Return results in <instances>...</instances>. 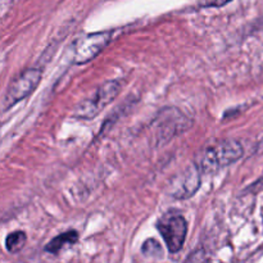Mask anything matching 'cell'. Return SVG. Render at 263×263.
I'll return each instance as SVG.
<instances>
[{
	"instance_id": "1",
	"label": "cell",
	"mask_w": 263,
	"mask_h": 263,
	"mask_svg": "<svg viewBox=\"0 0 263 263\" xmlns=\"http://www.w3.org/2000/svg\"><path fill=\"white\" fill-rule=\"evenodd\" d=\"M243 154V145L239 141L220 140L200 149L195 157L194 166L200 174H215L235 163Z\"/></svg>"
},
{
	"instance_id": "2",
	"label": "cell",
	"mask_w": 263,
	"mask_h": 263,
	"mask_svg": "<svg viewBox=\"0 0 263 263\" xmlns=\"http://www.w3.org/2000/svg\"><path fill=\"white\" fill-rule=\"evenodd\" d=\"M122 84L120 81H107L94 94L82 100L74 109L73 116L80 120H91L97 117L107 105H109L120 94Z\"/></svg>"
},
{
	"instance_id": "3",
	"label": "cell",
	"mask_w": 263,
	"mask_h": 263,
	"mask_svg": "<svg viewBox=\"0 0 263 263\" xmlns=\"http://www.w3.org/2000/svg\"><path fill=\"white\" fill-rule=\"evenodd\" d=\"M157 229L166 243L170 253L181 251L187 234V222L181 215L174 212L164 213L157 221Z\"/></svg>"
},
{
	"instance_id": "4",
	"label": "cell",
	"mask_w": 263,
	"mask_h": 263,
	"mask_svg": "<svg viewBox=\"0 0 263 263\" xmlns=\"http://www.w3.org/2000/svg\"><path fill=\"white\" fill-rule=\"evenodd\" d=\"M43 73L39 68H28L10 82L3 99V110L9 109L21 100L32 94L41 81Z\"/></svg>"
},
{
	"instance_id": "5",
	"label": "cell",
	"mask_w": 263,
	"mask_h": 263,
	"mask_svg": "<svg viewBox=\"0 0 263 263\" xmlns=\"http://www.w3.org/2000/svg\"><path fill=\"white\" fill-rule=\"evenodd\" d=\"M192 126V120L176 108H166L161 110L156 120L157 139L159 143H166L174 136L182 134Z\"/></svg>"
},
{
	"instance_id": "6",
	"label": "cell",
	"mask_w": 263,
	"mask_h": 263,
	"mask_svg": "<svg viewBox=\"0 0 263 263\" xmlns=\"http://www.w3.org/2000/svg\"><path fill=\"white\" fill-rule=\"evenodd\" d=\"M110 39H112V32L90 33L79 39L73 45L72 59L76 64H85L92 61L109 44Z\"/></svg>"
},
{
	"instance_id": "7",
	"label": "cell",
	"mask_w": 263,
	"mask_h": 263,
	"mask_svg": "<svg viewBox=\"0 0 263 263\" xmlns=\"http://www.w3.org/2000/svg\"><path fill=\"white\" fill-rule=\"evenodd\" d=\"M200 175L202 174L199 170L194 166V168L189 170L186 174L175 180L172 184V195L180 199L194 195L200 185Z\"/></svg>"
},
{
	"instance_id": "8",
	"label": "cell",
	"mask_w": 263,
	"mask_h": 263,
	"mask_svg": "<svg viewBox=\"0 0 263 263\" xmlns=\"http://www.w3.org/2000/svg\"><path fill=\"white\" fill-rule=\"evenodd\" d=\"M79 240V233L74 230H68L66 233L59 234L54 239H51L45 247V251L49 253L57 254L62 251L66 246H73Z\"/></svg>"
},
{
	"instance_id": "9",
	"label": "cell",
	"mask_w": 263,
	"mask_h": 263,
	"mask_svg": "<svg viewBox=\"0 0 263 263\" xmlns=\"http://www.w3.org/2000/svg\"><path fill=\"white\" fill-rule=\"evenodd\" d=\"M27 236L23 231H13L5 239V248L9 253H18L26 246Z\"/></svg>"
},
{
	"instance_id": "10",
	"label": "cell",
	"mask_w": 263,
	"mask_h": 263,
	"mask_svg": "<svg viewBox=\"0 0 263 263\" xmlns=\"http://www.w3.org/2000/svg\"><path fill=\"white\" fill-rule=\"evenodd\" d=\"M143 253L148 257H159L162 254V247L154 239H148L145 243L143 244V248H141Z\"/></svg>"
},
{
	"instance_id": "11",
	"label": "cell",
	"mask_w": 263,
	"mask_h": 263,
	"mask_svg": "<svg viewBox=\"0 0 263 263\" xmlns=\"http://www.w3.org/2000/svg\"><path fill=\"white\" fill-rule=\"evenodd\" d=\"M229 2H231V0H213V2L211 3V5H215V7H222V5L228 4Z\"/></svg>"
}]
</instances>
